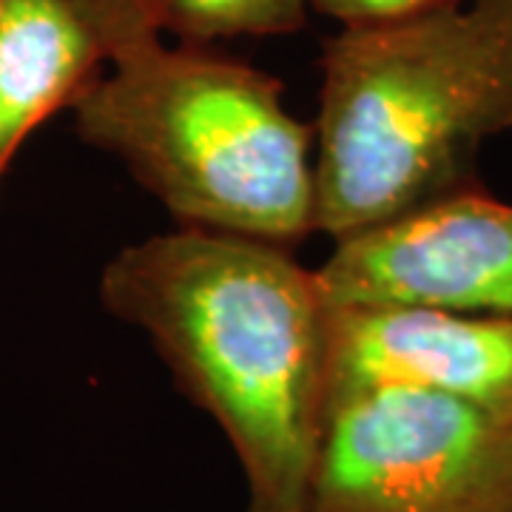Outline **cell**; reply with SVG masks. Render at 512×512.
Listing matches in <instances>:
<instances>
[{
    "instance_id": "obj_3",
    "label": "cell",
    "mask_w": 512,
    "mask_h": 512,
    "mask_svg": "<svg viewBox=\"0 0 512 512\" xmlns=\"http://www.w3.org/2000/svg\"><path fill=\"white\" fill-rule=\"evenodd\" d=\"M74 131L180 222L291 248L313 231V128L282 83L202 46L146 37L74 97Z\"/></svg>"
},
{
    "instance_id": "obj_4",
    "label": "cell",
    "mask_w": 512,
    "mask_h": 512,
    "mask_svg": "<svg viewBox=\"0 0 512 512\" xmlns=\"http://www.w3.org/2000/svg\"><path fill=\"white\" fill-rule=\"evenodd\" d=\"M302 512H512V416L453 396H330Z\"/></svg>"
},
{
    "instance_id": "obj_8",
    "label": "cell",
    "mask_w": 512,
    "mask_h": 512,
    "mask_svg": "<svg viewBox=\"0 0 512 512\" xmlns=\"http://www.w3.org/2000/svg\"><path fill=\"white\" fill-rule=\"evenodd\" d=\"M311 0H154L160 35L205 46L228 37L291 35L305 26Z\"/></svg>"
},
{
    "instance_id": "obj_6",
    "label": "cell",
    "mask_w": 512,
    "mask_h": 512,
    "mask_svg": "<svg viewBox=\"0 0 512 512\" xmlns=\"http://www.w3.org/2000/svg\"><path fill=\"white\" fill-rule=\"evenodd\" d=\"M410 387L512 416V319L416 305H330L328 399Z\"/></svg>"
},
{
    "instance_id": "obj_10",
    "label": "cell",
    "mask_w": 512,
    "mask_h": 512,
    "mask_svg": "<svg viewBox=\"0 0 512 512\" xmlns=\"http://www.w3.org/2000/svg\"><path fill=\"white\" fill-rule=\"evenodd\" d=\"M456 3L464 0H311V9L342 23V29H362V26H384V23L421 18Z\"/></svg>"
},
{
    "instance_id": "obj_2",
    "label": "cell",
    "mask_w": 512,
    "mask_h": 512,
    "mask_svg": "<svg viewBox=\"0 0 512 512\" xmlns=\"http://www.w3.org/2000/svg\"><path fill=\"white\" fill-rule=\"evenodd\" d=\"M512 128V0L342 29L322 49L313 231L333 242L478 185Z\"/></svg>"
},
{
    "instance_id": "obj_5",
    "label": "cell",
    "mask_w": 512,
    "mask_h": 512,
    "mask_svg": "<svg viewBox=\"0 0 512 512\" xmlns=\"http://www.w3.org/2000/svg\"><path fill=\"white\" fill-rule=\"evenodd\" d=\"M328 305H416L512 319V202L470 185L333 242Z\"/></svg>"
},
{
    "instance_id": "obj_7",
    "label": "cell",
    "mask_w": 512,
    "mask_h": 512,
    "mask_svg": "<svg viewBox=\"0 0 512 512\" xmlns=\"http://www.w3.org/2000/svg\"><path fill=\"white\" fill-rule=\"evenodd\" d=\"M106 60L74 0H0V180L26 137L72 109Z\"/></svg>"
},
{
    "instance_id": "obj_9",
    "label": "cell",
    "mask_w": 512,
    "mask_h": 512,
    "mask_svg": "<svg viewBox=\"0 0 512 512\" xmlns=\"http://www.w3.org/2000/svg\"><path fill=\"white\" fill-rule=\"evenodd\" d=\"M74 3L92 20L97 35L106 43L109 57L131 43L160 35L154 20V0H74Z\"/></svg>"
},
{
    "instance_id": "obj_1",
    "label": "cell",
    "mask_w": 512,
    "mask_h": 512,
    "mask_svg": "<svg viewBox=\"0 0 512 512\" xmlns=\"http://www.w3.org/2000/svg\"><path fill=\"white\" fill-rule=\"evenodd\" d=\"M106 311L140 328L239 458L242 512H302L328 407L330 305L291 248L180 228L123 248Z\"/></svg>"
}]
</instances>
